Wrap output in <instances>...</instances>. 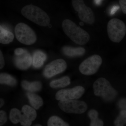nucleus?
<instances>
[{
  "label": "nucleus",
  "mask_w": 126,
  "mask_h": 126,
  "mask_svg": "<svg viewBox=\"0 0 126 126\" xmlns=\"http://www.w3.org/2000/svg\"><path fill=\"white\" fill-rule=\"evenodd\" d=\"M62 27L65 34L75 44L84 45L89 41V34L70 20H64Z\"/></svg>",
  "instance_id": "f257e3e1"
},
{
  "label": "nucleus",
  "mask_w": 126,
  "mask_h": 126,
  "mask_svg": "<svg viewBox=\"0 0 126 126\" xmlns=\"http://www.w3.org/2000/svg\"><path fill=\"white\" fill-rule=\"evenodd\" d=\"M25 17L36 24L43 27L49 25L50 19L47 13L40 7L32 4L27 5L21 9Z\"/></svg>",
  "instance_id": "f03ea898"
},
{
  "label": "nucleus",
  "mask_w": 126,
  "mask_h": 126,
  "mask_svg": "<svg viewBox=\"0 0 126 126\" xmlns=\"http://www.w3.org/2000/svg\"><path fill=\"white\" fill-rule=\"evenodd\" d=\"M94 92L97 96H101L106 101H110L115 99L117 92L111 86L110 82L104 78H98L93 85Z\"/></svg>",
  "instance_id": "7ed1b4c3"
},
{
  "label": "nucleus",
  "mask_w": 126,
  "mask_h": 126,
  "mask_svg": "<svg viewBox=\"0 0 126 126\" xmlns=\"http://www.w3.org/2000/svg\"><path fill=\"white\" fill-rule=\"evenodd\" d=\"M107 30L109 38L113 43L121 42L126 34V25L117 18H113L109 21Z\"/></svg>",
  "instance_id": "20e7f679"
},
{
  "label": "nucleus",
  "mask_w": 126,
  "mask_h": 126,
  "mask_svg": "<svg viewBox=\"0 0 126 126\" xmlns=\"http://www.w3.org/2000/svg\"><path fill=\"white\" fill-rule=\"evenodd\" d=\"M15 33L17 40L21 44L27 45L33 44L37 40L35 33L29 26L20 23L16 25Z\"/></svg>",
  "instance_id": "39448f33"
},
{
  "label": "nucleus",
  "mask_w": 126,
  "mask_h": 126,
  "mask_svg": "<svg viewBox=\"0 0 126 126\" xmlns=\"http://www.w3.org/2000/svg\"><path fill=\"white\" fill-rule=\"evenodd\" d=\"M58 105L61 110L69 113L82 114L85 112L88 108L85 102L77 99L60 100Z\"/></svg>",
  "instance_id": "423d86ee"
},
{
  "label": "nucleus",
  "mask_w": 126,
  "mask_h": 126,
  "mask_svg": "<svg viewBox=\"0 0 126 126\" xmlns=\"http://www.w3.org/2000/svg\"><path fill=\"white\" fill-rule=\"evenodd\" d=\"M102 63L101 57L98 55H94L85 59L79 67V71L85 75H91L96 73Z\"/></svg>",
  "instance_id": "0eeeda50"
},
{
  "label": "nucleus",
  "mask_w": 126,
  "mask_h": 126,
  "mask_svg": "<svg viewBox=\"0 0 126 126\" xmlns=\"http://www.w3.org/2000/svg\"><path fill=\"white\" fill-rule=\"evenodd\" d=\"M73 6L78 12L79 18L82 21L89 25H92L94 23V13L91 8L86 6L83 0L79 1Z\"/></svg>",
  "instance_id": "6e6552de"
},
{
  "label": "nucleus",
  "mask_w": 126,
  "mask_h": 126,
  "mask_svg": "<svg viewBox=\"0 0 126 126\" xmlns=\"http://www.w3.org/2000/svg\"><path fill=\"white\" fill-rule=\"evenodd\" d=\"M85 92V89L81 86H77L72 88L59 90L55 94L56 100L77 99L81 97Z\"/></svg>",
  "instance_id": "1a4fd4ad"
},
{
  "label": "nucleus",
  "mask_w": 126,
  "mask_h": 126,
  "mask_svg": "<svg viewBox=\"0 0 126 126\" xmlns=\"http://www.w3.org/2000/svg\"><path fill=\"white\" fill-rule=\"evenodd\" d=\"M67 68V63L64 60L58 59L46 66L43 74L46 78H49L64 72Z\"/></svg>",
  "instance_id": "9d476101"
},
{
  "label": "nucleus",
  "mask_w": 126,
  "mask_h": 126,
  "mask_svg": "<svg viewBox=\"0 0 126 126\" xmlns=\"http://www.w3.org/2000/svg\"><path fill=\"white\" fill-rule=\"evenodd\" d=\"M32 62V57L26 50H25L22 54L16 55L15 57V64L17 68L21 70L28 69L31 65Z\"/></svg>",
  "instance_id": "9b49d317"
},
{
  "label": "nucleus",
  "mask_w": 126,
  "mask_h": 126,
  "mask_svg": "<svg viewBox=\"0 0 126 126\" xmlns=\"http://www.w3.org/2000/svg\"><path fill=\"white\" fill-rule=\"evenodd\" d=\"M64 54L70 57H78L82 56L85 54L86 50L83 47H73L64 46L62 49Z\"/></svg>",
  "instance_id": "f8f14e48"
},
{
  "label": "nucleus",
  "mask_w": 126,
  "mask_h": 126,
  "mask_svg": "<svg viewBox=\"0 0 126 126\" xmlns=\"http://www.w3.org/2000/svg\"><path fill=\"white\" fill-rule=\"evenodd\" d=\"M32 63L34 67L39 68L42 67L47 59V55L43 51L37 50L33 54Z\"/></svg>",
  "instance_id": "ddd939ff"
},
{
  "label": "nucleus",
  "mask_w": 126,
  "mask_h": 126,
  "mask_svg": "<svg viewBox=\"0 0 126 126\" xmlns=\"http://www.w3.org/2000/svg\"><path fill=\"white\" fill-rule=\"evenodd\" d=\"M27 95L30 103L33 108L37 110L43 106L44 102L40 96L30 92L27 93Z\"/></svg>",
  "instance_id": "4468645a"
},
{
  "label": "nucleus",
  "mask_w": 126,
  "mask_h": 126,
  "mask_svg": "<svg viewBox=\"0 0 126 126\" xmlns=\"http://www.w3.org/2000/svg\"><path fill=\"white\" fill-rule=\"evenodd\" d=\"M14 35L11 32L4 29L0 24V43L7 44L14 40Z\"/></svg>",
  "instance_id": "2eb2a0df"
},
{
  "label": "nucleus",
  "mask_w": 126,
  "mask_h": 126,
  "mask_svg": "<svg viewBox=\"0 0 126 126\" xmlns=\"http://www.w3.org/2000/svg\"><path fill=\"white\" fill-rule=\"evenodd\" d=\"M21 84L23 89L30 92H38L41 90L42 87V84L39 81L30 82L24 80L21 82Z\"/></svg>",
  "instance_id": "dca6fc26"
},
{
  "label": "nucleus",
  "mask_w": 126,
  "mask_h": 126,
  "mask_svg": "<svg viewBox=\"0 0 126 126\" xmlns=\"http://www.w3.org/2000/svg\"><path fill=\"white\" fill-rule=\"evenodd\" d=\"M98 112L94 109L89 111L88 116L91 119L90 126H103V122L98 118Z\"/></svg>",
  "instance_id": "f3484780"
},
{
  "label": "nucleus",
  "mask_w": 126,
  "mask_h": 126,
  "mask_svg": "<svg viewBox=\"0 0 126 126\" xmlns=\"http://www.w3.org/2000/svg\"><path fill=\"white\" fill-rule=\"evenodd\" d=\"M70 84V79L65 76L59 79L53 80L50 83V86L53 88H63L68 86Z\"/></svg>",
  "instance_id": "a211bd4d"
},
{
  "label": "nucleus",
  "mask_w": 126,
  "mask_h": 126,
  "mask_svg": "<svg viewBox=\"0 0 126 126\" xmlns=\"http://www.w3.org/2000/svg\"><path fill=\"white\" fill-rule=\"evenodd\" d=\"M21 112L24 114L26 118L31 122L33 121L37 117L36 110L30 106L26 105L22 108Z\"/></svg>",
  "instance_id": "6ab92c4d"
},
{
  "label": "nucleus",
  "mask_w": 126,
  "mask_h": 126,
  "mask_svg": "<svg viewBox=\"0 0 126 126\" xmlns=\"http://www.w3.org/2000/svg\"><path fill=\"white\" fill-rule=\"evenodd\" d=\"M17 82L14 77L5 73L0 74V84L8 86H14L16 85Z\"/></svg>",
  "instance_id": "aec40b11"
},
{
  "label": "nucleus",
  "mask_w": 126,
  "mask_h": 126,
  "mask_svg": "<svg viewBox=\"0 0 126 126\" xmlns=\"http://www.w3.org/2000/svg\"><path fill=\"white\" fill-rule=\"evenodd\" d=\"M48 126H70L60 117L56 116L50 117L47 122Z\"/></svg>",
  "instance_id": "412c9836"
},
{
  "label": "nucleus",
  "mask_w": 126,
  "mask_h": 126,
  "mask_svg": "<svg viewBox=\"0 0 126 126\" xmlns=\"http://www.w3.org/2000/svg\"><path fill=\"white\" fill-rule=\"evenodd\" d=\"M21 112L16 108H13L11 110L9 115L10 121L14 124L20 122L21 118Z\"/></svg>",
  "instance_id": "4be33fe9"
},
{
  "label": "nucleus",
  "mask_w": 126,
  "mask_h": 126,
  "mask_svg": "<svg viewBox=\"0 0 126 126\" xmlns=\"http://www.w3.org/2000/svg\"><path fill=\"white\" fill-rule=\"evenodd\" d=\"M115 126H124L126 124V111L122 110L114 121Z\"/></svg>",
  "instance_id": "5701e85b"
},
{
  "label": "nucleus",
  "mask_w": 126,
  "mask_h": 126,
  "mask_svg": "<svg viewBox=\"0 0 126 126\" xmlns=\"http://www.w3.org/2000/svg\"><path fill=\"white\" fill-rule=\"evenodd\" d=\"M7 121V114L4 110H0V126H3Z\"/></svg>",
  "instance_id": "b1692460"
},
{
  "label": "nucleus",
  "mask_w": 126,
  "mask_h": 126,
  "mask_svg": "<svg viewBox=\"0 0 126 126\" xmlns=\"http://www.w3.org/2000/svg\"><path fill=\"white\" fill-rule=\"evenodd\" d=\"M119 2L123 12L126 14V0H119Z\"/></svg>",
  "instance_id": "393cba45"
},
{
  "label": "nucleus",
  "mask_w": 126,
  "mask_h": 126,
  "mask_svg": "<svg viewBox=\"0 0 126 126\" xmlns=\"http://www.w3.org/2000/svg\"><path fill=\"white\" fill-rule=\"evenodd\" d=\"M118 106L122 110L126 111V99H121L119 102Z\"/></svg>",
  "instance_id": "a878e982"
},
{
  "label": "nucleus",
  "mask_w": 126,
  "mask_h": 126,
  "mask_svg": "<svg viewBox=\"0 0 126 126\" xmlns=\"http://www.w3.org/2000/svg\"><path fill=\"white\" fill-rule=\"evenodd\" d=\"M5 64L4 59L1 50H0V70L4 67Z\"/></svg>",
  "instance_id": "bb28decb"
},
{
  "label": "nucleus",
  "mask_w": 126,
  "mask_h": 126,
  "mask_svg": "<svg viewBox=\"0 0 126 126\" xmlns=\"http://www.w3.org/2000/svg\"><path fill=\"white\" fill-rule=\"evenodd\" d=\"M25 49L22 48H18L15 50V53L16 55H20L22 54L24 52Z\"/></svg>",
  "instance_id": "cd10ccee"
},
{
  "label": "nucleus",
  "mask_w": 126,
  "mask_h": 126,
  "mask_svg": "<svg viewBox=\"0 0 126 126\" xmlns=\"http://www.w3.org/2000/svg\"><path fill=\"white\" fill-rule=\"evenodd\" d=\"M118 9H119V7L118 6H113L112 8L111 9V11H110V14L111 15H113L115 14Z\"/></svg>",
  "instance_id": "c85d7f7f"
},
{
  "label": "nucleus",
  "mask_w": 126,
  "mask_h": 126,
  "mask_svg": "<svg viewBox=\"0 0 126 126\" xmlns=\"http://www.w3.org/2000/svg\"><path fill=\"white\" fill-rule=\"evenodd\" d=\"M4 103L5 102L4 99H2V98H0V108H1L2 106H4Z\"/></svg>",
  "instance_id": "c756f323"
},
{
  "label": "nucleus",
  "mask_w": 126,
  "mask_h": 126,
  "mask_svg": "<svg viewBox=\"0 0 126 126\" xmlns=\"http://www.w3.org/2000/svg\"><path fill=\"white\" fill-rule=\"evenodd\" d=\"M102 0H94V2L95 4L97 5H99L101 4Z\"/></svg>",
  "instance_id": "7c9ffc66"
},
{
  "label": "nucleus",
  "mask_w": 126,
  "mask_h": 126,
  "mask_svg": "<svg viewBox=\"0 0 126 126\" xmlns=\"http://www.w3.org/2000/svg\"><path fill=\"white\" fill-rule=\"evenodd\" d=\"M33 126H42L41 125L39 124H36V125H34Z\"/></svg>",
  "instance_id": "2f4dec72"
}]
</instances>
